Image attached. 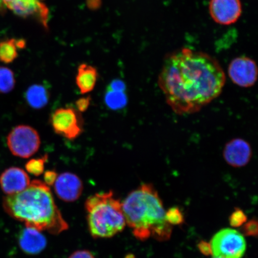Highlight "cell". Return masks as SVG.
<instances>
[{
  "instance_id": "obj_1",
  "label": "cell",
  "mask_w": 258,
  "mask_h": 258,
  "mask_svg": "<svg viewBox=\"0 0 258 258\" xmlns=\"http://www.w3.org/2000/svg\"><path fill=\"white\" fill-rule=\"evenodd\" d=\"M226 81L221 64L209 54L182 48L167 54L158 85L177 115L201 111L220 96Z\"/></svg>"
},
{
  "instance_id": "obj_2",
  "label": "cell",
  "mask_w": 258,
  "mask_h": 258,
  "mask_svg": "<svg viewBox=\"0 0 258 258\" xmlns=\"http://www.w3.org/2000/svg\"><path fill=\"white\" fill-rule=\"evenodd\" d=\"M3 206L11 217L24 222L25 227L59 234L69 228L51 192L40 180L31 182L27 188L3 198Z\"/></svg>"
},
{
  "instance_id": "obj_3",
  "label": "cell",
  "mask_w": 258,
  "mask_h": 258,
  "mask_svg": "<svg viewBox=\"0 0 258 258\" xmlns=\"http://www.w3.org/2000/svg\"><path fill=\"white\" fill-rule=\"evenodd\" d=\"M121 203L125 224L138 239L147 240L151 235L159 240L170 237L172 230L166 221L163 203L152 185L144 183Z\"/></svg>"
},
{
  "instance_id": "obj_4",
  "label": "cell",
  "mask_w": 258,
  "mask_h": 258,
  "mask_svg": "<svg viewBox=\"0 0 258 258\" xmlns=\"http://www.w3.org/2000/svg\"><path fill=\"white\" fill-rule=\"evenodd\" d=\"M85 208L89 230L93 238H111L124 230L126 224L122 203L112 191L90 196Z\"/></svg>"
},
{
  "instance_id": "obj_5",
  "label": "cell",
  "mask_w": 258,
  "mask_h": 258,
  "mask_svg": "<svg viewBox=\"0 0 258 258\" xmlns=\"http://www.w3.org/2000/svg\"><path fill=\"white\" fill-rule=\"evenodd\" d=\"M7 144L14 156L28 159L39 150L41 140L39 134L33 127L27 125H19L10 132Z\"/></svg>"
},
{
  "instance_id": "obj_6",
  "label": "cell",
  "mask_w": 258,
  "mask_h": 258,
  "mask_svg": "<svg viewBox=\"0 0 258 258\" xmlns=\"http://www.w3.org/2000/svg\"><path fill=\"white\" fill-rule=\"evenodd\" d=\"M211 245L214 257L224 258H241L246 248L243 235L231 229L219 231L212 238Z\"/></svg>"
},
{
  "instance_id": "obj_7",
  "label": "cell",
  "mask_w": 258,
  "mask_h": 258,
  "mask_svg": "<svg viewBox=\"0 0 258 258\" xmlns=\"http://www.w3.org/2000/svg\"><path fill=\"white\" fill-rule=\"evenodd\" d=\"M50 122L56 134L69 140H75L83 131L82 115L72 107L57 109L51 114Z\"/></svg>"
},
{
  "instance_id": "obj_8",
  "label": "cell",
  "mask_w": 258,
  "mask_h": 258,
  "mask_svg": "<svg viewBox=\"0 0 258 258\" xmlns=\"http://www.w3.org/2000/svg\"><path fill=\"white\" fill-rule=\"evenodd\" d=\"M228 74L232 82L243 88H249L255 85L258 70L253 59L246 56L235 58L229 64Z\"/></svg>"
},
{
  "instance_id": "obj_9",
  "label": "cell",
  "mask_w": 258,
  "mask_h": 258,
  "mask_svg": "<svg viewBox=\"0 0 258 258\" xmlns=\"http://www.w3.org/2000/svg\"><path fill=\"white\" fill-rule=\"evenodd\" d=\"M210 15L216 23L230 25L235 23L241 15L240 0H211Z\"/></svg>"
},
{
  "instance_id": "obj_10",
  "label": "cell",
  "mask_w": 258,
  "mask_h": 258,
  "mask_svg": "<svg viewBox=\"0 0 258 258\" xmlns=\"http://www.w3.org/2000/svg\"><path fill=\"white\" fill-rule=\"evenodd\" d=\"M0 9L10 10L22 17L35 15L47 24L48 9L39 0H0Z\"/></svg>"
},
{
  "instance_id": "obj_11",
  "label": "cell",
  "mask_w": 258,
  "mask_h": 258,
  "mask_svg": "<svg viewBox=\"0 0 258 258\" xmlns=\"http://www.w3.org/2000/svg\"><path fill=\"white\" fill-rule=\"evenodd\" d=\"M53 185L56 195L64 202H75L80 198L83 192L82 180L73 173L60 174L57 176Z\"/></svg>"
},
{
  "instance_id": "obj_12",
  "label": "cell",
  "mask_w": 258,
  "mask_h": 258,
  "mask_svg": "<svg viewBox=\"0 0 258 258\" xmlns=\"http://www.w3.org/2000/svg\"><path fill=\"white\" fill-rule=\"evenodd\" d=\"M224 160L229 165L238 168L250 162L252 151L249 143L241 138H235L225 145L223 151Z\"/></svg>"
},
{
  "instance_id": "obj_13",
  "label": "cell",
  "mask_w": 258,
  "mask_h": 258,
  "mask_svg": "<svg viewBox=\"0 0 258 258\" xmlns=\"http://www.w3.org/2000/svg\"><path fill=\"white\" fill-rule=\"evenodd\" d=\"M30 177L19 167H10L0 175V187L6 195H12L24 191L30 185Z\"/></svg>"
},
{
  "instance_id": "obj_14",
  "label": "cell",
  "mask_w": 258,
  "mask_h": 258,
  "mask_svg": "<svg viewBox=\"0 0 258 258\" xmlns=\"http://www.w3.org/2000/svg\"><path fill=\"white\" fill-rule=\"evenodd\" d=\"M41 231L25 227L19 235V245L21 250L28 254L40 253L47 246V240Z\"/></svg>"
},
{
  "instance_id": "obj_15",
  "label": "cell",
  "mask_w": 258,
  "mask_h": 258,
  "mask_svg": "<svg viewBox=\"0 0 258 258\" xmlns=\"http://www.w3.org/2000/svg\"><path fill=\"white\" fill-rule=\"evenodd\" d=\"M98 73L96 68L88 64L82 63L78 68L76 82L82 94L92 92L96 86Z\"/></svg>"
},
{
  "instance_id": "obj_16",
  "label": "cell",
  "mask_w": 258,
  "mask_h": 258,
  "mask_svg": "<svg viewBox=\"0 0 258 258\" xmlns=\"http://www.w3.org/2000/svg\"><path fill=\"white\" fill-rule=\"evenodd\" d=\"M49 92L43 85H34L25 93V99L32 108L39 109L46 106L49 100Z\"/></svg>"
},
{
  "instance_id": "obj_17",
  "label": "cell",
  "mask_w": 258,
  "mask_h": 258,
  "mask_svg": "<svg viewBox=\"0 0 258 258\" xmlns=\"http://www.w3.org/2000/svg\"><path fill=\"white\" fill-rule=\"evenodd\" d=\"M18 43L15 39H6L0 41V61L10 63L18 56Z\"/></svg>"
},
{
  "instance_id": "obj_18",
  "label": "cell",
  "mask_w": 258,
  "mask_h": 258,
  "mask_svg": "<svg viewBox=\"0 0 258 258\" xmlns=\"http://www.w3.org/2000/svg\"><path fill=\"white\" fill-rule=\"evenodd\" d=\"M105 104L108 107L114 110L121 109L126 104V96L124 92L117 91L107 89L105 96Z\"/></svg>"
},
{
  "instance_id": "obj_19",
  "label": "cell",
  "mask_w": 258,
  "mask_h": 258,
  "mask_svg": "<svg viewBox=\"0 0 258 258\" xmlns=\"http://www.w3.org/2000/svg\"><path fill=\"white\" fill-rule=\"evenodd\" d=\"M15 78L14 72L7 67H0V93H8L14 89Z\"/></svg>"
},
{
  "instance_id": "obj_20",
  "label": "cell",
  "mask_w": 258,
  "mask_h": 258,
  "mask_svg": "<svg viewBox=\"0 0 258 258\" xmlns=\"http://www.w3.org/2000/svg\"><path fill=\"white\" fill-rule=\"evenodd\" d=\"M48 159L47 155L39 159H31L25 164V169L29 173L35 176H40L44 173L45 164Z\"/></svg>"
},
{
  "instance_id": "obj_21",
  "label": "cell",
  "mask_w": 258,
  "mask_h": 258,
  "mask_svg": "<svg viewBox=\"0 0 258 258\" xmlns=\"http://www.w3.org/2000/svg\"><path fill=\"white\" fill-rule=\"evenodd\" d=\"M165 218L170 225H180L184 221L182 211L176 207L169 209L166 213Z\"/></svg>"
},
{
  "instance_id": "obj_22",
  "label": "cell",
  "mask_w": 258,
  "mask_h": 258,
  "mask_svg": "<svg viewBox=\"0 0 258 258\" xmlns=\"http://www.w3.org/2000/svg\"><path fill=\"white\" fill-rule=\"evenodd\" d=\"M246 221V215L239 209H235L230 217V225L233 227H241Z\"/></svg>"
},
{
  "instance_id": "obj_23",
  "label": "cell",
  "mask_w": 258,
  "mask_h": 258,
  "mask_svg": "<svg viewBox=\"0 0 258 258\" xmlns=\"http://www.w3.org/2000/svg\"><path fill=\"white\" fill-rule=\"evenodd\" d=\"M257 222L255 219L250 220L243 227V233L247 236H257Z\"/></svg>"
},
{
  "instance_id": "obj_24",
  "label": "cell",
  "mask_w": 258,
  "mask_h": 258,
  "mask_svg": "<svg viewBox=\"0 0 258 258\" xmlns=\"http://www.w3.org/2000/svg\"><path fill=\"white\" fill-rule=\"evenodd\" d=\"M91 98L90 96L83 97L77 100L76 102L77 110L80 112H85L89 107Z\"/></svg>"
},
{
  "instance_id": "obj_25",
  "label": "cell",
  "mask_w": 258,
  "mask_h": 258,
  "mask_svg": "<svg viewBox=\"0 0 258 258\" xmlns=\"http://www.w3.org/2000/svg\"><path fill=\"white\" fill-rule=\"evenodd\" d=\"M57 176L58 175L56 171L47 170L44 173V182L48 186H52L55 182Z\"/></svg>"
},
{
  "instance_id": "obj_26",
  "label": "cell",
  "mask_w": 258,
  "mask_h": 258,
  "mask_svg": "<svg viewBox=\"0 0 258 258\" xmlns=\"http://www.w3.org/2000/svg\"><path fill=\"white\" fill-rule=\"evenodd\" d=\"M198 248L201 252L206 256L211 255L212 254V250L211 243L207 241H202L198 244Z\"/></svg>"
},
{
  "instance_id": "obj_27",
  "label": "cell",
  "mask_w": 258,
  "mask_h": 258,
  "mask_svg": "<svg viewBox=\"0 0 258 258\" xmlns=\"http://www.w3.org/2000/svg\"><path fill=\"white\" fill-rule=\"evenodd\" d=\"M69 258H95L93 254L89 250H80L76 251Z\"/></svg>"
},
{
  "instance_id": "obj_28",
  "label": "cell",
  "mask_w": 258,
  "mask_h": 258,
  "mask_svg": "<svg viewBox=\"0 0 258 258\" xmlns=\"http://www.w3.org/2000/svg\"><path fill=\"white\" fill-rule=\"evenodd\" d=\"M125 85L122 81L120 80H115L109 84L108 87V89L113 90H117V91L124 92L125 90Z\"/></svg>"
},
{
  "instance_id": "obj_29",
  "label": "cell",
  "mask_w": 258,
  "mask_h": 258,
  "mask_svg": "<svg viewBox=\"0 0 258 258\" xmlns=\"http://www.w3.org/2000/svg\"><path fill=\"white\" fill-rule=\"evenodd\" d=\"M125 258H135L134 254H128L126 256H125Z\"/></svg>"
},
{
  "instance_id": "obj_30",
  "label": "cell",
  "mask_w": 258,
  "mask_h": 258,
  "mask_svg": "<svg viewBox=\"0 0 258 258\" xmlns=\"http://www.w3.org/2000/svg\"><path fill=\"white\" fill-rule=\"evenodd\" d=\"M214 258H224V257H215Z\"/></svg>"
}]
</instances>
